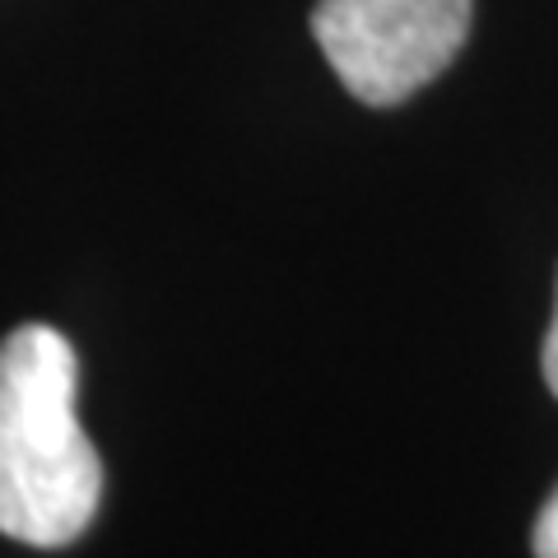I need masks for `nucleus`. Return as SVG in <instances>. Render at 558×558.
I'll return each instance as SVG.
<instances>
[{"label": "nucleus", "mask_w": 558, "mask_h": 558, "mask_svg": "<svg viewBox=\"0 0 558 558\" xmlns=\"http://www.w3.org/2000/svg\"><path fill=\"white\" fill-rule=\"evenodd\" d=\"M539 368H545L549 391L558 396V303H554V322H549V336H545V354H539Z\"/></svg>", "instance_id": "obj_4"}, {"label": "nucleus", "mask_w": 558, "mask_h": 558, "mask_svg": "<svg viewBox=\"0 0 558 558\" xmlns=\"http://www.w3.org/2000/svg\"><path fill=\"white\" fill-rule=\"evenodd\" d=\"M80 363L61 330L20 326L0 340V535L61 549L89 531L102 461L75 414Z\"/></svg>", "instance_id": "obj_1"}, {"label": "nucleus", "mask_w": 558, "mask_h": 558, "mask_svg": "<svg viewBox=\"0 0 558 558\" xmlns=\"http://www.w3.org/2000/svg\"><path fill=\"white\" fill-rule=\"evenodd\" d=\"M475 0H317L312 33L340 84L368 108H396L457 61Z\"/></svg>", "instance_id": "obj_2"}, {"label": "nucleus", "mask_w": 558, "mask_h": 558, "mask_svg": "<svg viewBox=\"0 0 558 558\" xmlns=\"http://www.w3.org/2000/svg\"><path fill=\"white\" fill-rule=\"evenodd\" d=\"M535 558H558V488L549 494V502L535 517V535H531Z\"/></svg>", "instance_id": "obj_3"}]
</instances>
